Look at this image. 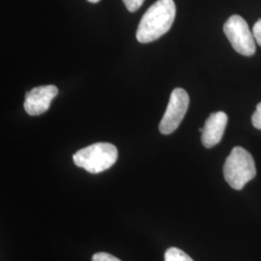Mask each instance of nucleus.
Instances as JSON below:
<instances>
[{"label":"nucleus","instance_id":"obj_12","mask_svg":"<svg viewBox=\"0 0 261 261\" xmlns=\"http://www.w3.org/2000/svg\"><path fill=\"white\" fill-rule=\"evenodd\" d=\"M252 34L255 39V42L261 47V19H258L252 28Z\"/></svg>","mask_w":261,"mask_h":261},{"label":"nucleus","instance_id":"obj_11","mask_svg":"<svg viewBox=\"0 0 261 261\" xmlns=\"http://www.w3.org/2000/svg\"><path fill=\"white\" fill-rule=\"evenodd\" d=\"M252 125L254 126V128L261 130V102L257 103L256 106V110L252 116Z\"/></svg>","mask_w":261,"mask_h":261},{"label":"nucleus","instance_id":"obj_8","mask_svg":"<svg viewBox=\"0 0 261 261\" xmlns=\"http://www.w3.org/2000/svg\"><path fill=\"white\" fill-rule=\"evenodd\" d=\"M165 261H194L186 252L177 248H169L165 253Z\"/></svg>","mask_w":261,"mask_h":261},{"label":"nucleus","instance_id":"obj_5","mask_svg":"<svg viewBox=\"0 0 261 261\" xmlns=\"http://www.w3.org/2000/svg\"><path fill=\"white\" fill-rule=\"evenodd\" d=\"M189 103V95L183 88L173 89L169 98L167 111L159 125L161 134L170 135L177 130L188 111Z\"/></svg>","mask_w":261,"mask_h":261},{"label":"nucleus","instance_id":"obj_7","mask_svg":"<svg viewBox=\"0 0 261 261\" xmlns=\"http://www.w3.org/2000/svg\"><path fill=\"white\" fill-rule=\"evenodd\" d=\"M228 117L224 112H213L206 119L201 133V141L206 148L217 145L224 136Z\"/></svg>","mask_w":261,"mask_h":261},{"label":"nucleus","instance_id":"obj_10","mask_svg":"<svg viewBox=\"0 0 261 261\" xmlns=\"http://www.w3.org/2000/svg\"><path fill=\"white\" fill-rule=\"evenodd\" d=\"M126 8L130 12H136L140 9L144 0H123Z\"/></svg>","mask_w":261,"mask_h":261},{"label":"nucleus","instance_id":"obj_6","mask_svg":"<svg viewBox=\"0 0 261 261\" xmlns=\"http://www.w3.org/2000/svg\"><path fill=\"white\" fill-rule=\"evenodd\" d=\"M58 94V88L55 85H42L34 87L27 93L24 110L29 115L37 116L47 112L51 101Z\"/></svg>","mask_w":261,"mask_h":261},{"label":"nucleus","instance_id":"obj_4","mask_svg":"<svg viewBox=\"0 0 261 261\" xmlns=\"http://www.w3.org/2000/svg\"><path fill=\"white\" fill-rule=\"evenodd\" d=\"M224 32L238 54L245 56L254 55L255 39L242 17L238 15L231 16L224 23Z\"/></svg>","mask_w":261,"mask_h":261},{"label":"nucleus","instance_id":"obj_1","mask_svg":"<svg viewBox=\"0 0 261 261\" xmlns=\"http://www.w3.org/2000/svg\"><path fill=\"white\" fill-rule=\"evenodd\" d=\"M176 6L173 0H158L145 12L137 30V39L146 44L165 35L173 24Z\"/></svg>","mask_w":261,"mask_h":261},{"label":"nucleus","instance_id":"obj_13","mask_svg":"<svg viewBox=\"0 0 261 261\" xmlns=\"http://www.w3.org/2000/svg\"><path fill=\"white\" fill-rule=\"evenodd\" d=\"M87 1H89V2H91V3H98L100 0H87Z\"/></svg>","mask_w":261,"mask_h":261},{"label":"nucleus","instance_id":"obj_9","mask_svg":"<svg viewBox=\"0 0 261 261\" xmlns=\"http://www.w3.org/2000/svg\"><path fill=\"white\" fill-rule=\"evenodd\" d=\"M92 261H121L108 252H97L92 256Z\"/></svg>","mask_w":261,"mask_h":261},{"label":"nucleus","instance_id":"obj_3","mask_svg":"<svg viewBox=\"0 0 261 261\" xmlns=\"http://www.w3.org/2000/svg\"><path fill=\"white\" fill-rule=\"evenodd\" d=\"M224 175L227 184L234 190H242L256 175L252 155L243 147H234L225 160Z\"/></svg>","mask_w":261,"mask_h":261},{"label":"nucleus","instance_id":"obj_2","mask_svg":"<svg viewBox=\"0 0 261 261\" xmlns=\"http://www.w3.org/2000/svg\"><path fill=\"white\" fill-rule=\"evenodd\" d=\"M118 158L117 148L108 142H98L79 150L73 156L75 166L92 174L112 168Z\"/></svg>","mask_w":261,"mask_h":261}]
</instances>
